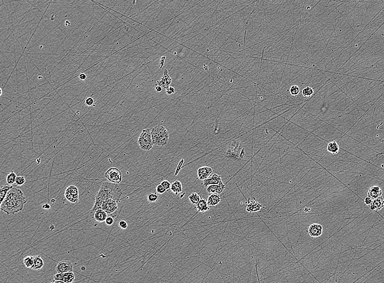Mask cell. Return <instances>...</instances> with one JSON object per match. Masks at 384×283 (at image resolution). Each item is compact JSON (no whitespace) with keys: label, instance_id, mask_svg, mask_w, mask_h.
I'll use <instances>...</instances> for the list:
<instances>
[{"label":"cell","instance_id":"cell-1","mask_svg":"<svg viewBox=\"0 0 384 283\" xmlns=\"http://www.w3.org/2000/svg\"><path fill=\"white\" fill-rule=\"evenodd\" d=\"M122 193V189L117 184L108 182L103 183L96 195L95 204L92 208L90 213L94 215L97 210L102 209V205L104 201L108 199L115 200L117 203L120 202Z\"/></svg>","mask_w":384,"mask_h":283},{"label":"cell","instance_id":"cell-2","mask_svg":"<svg viewBox=\"0 0 384 283\" xmlns=\"http://www.w3.org/2000/svg\"><path fill=\"white\" fill-rule=\"evenodd\" d=\"M27 203L23 192L20 189L13 187L1 204L0 209L7 215L14 214L23 210Z\"/></svg>","mask_w":384,"mask_h":283},{"label":"cell","instance_id":"cell-3","mask_svg":"<svg viewBox=\"0 0 384 283\" xmlns=\"http://www.w3.org/2000/svg\"><path fill=\"white\" fill-rule=\"evenodd\" d=\"M151 134L154 145L164 146L168 144L169 134L164 126L161 125H155L151 130Z\"/></svg>","mask_w":384,"mask_h":283},{"label":"cell","instance_id":"cell-4","mask_svg":"<svg viewBox=\"0 0 384 283\" xmlns=\"http://www.w3.org/2000/svg\"><path fill=\"white\" fill-rule=\"evenodd\" d=\"M137 143L141 149L145 151H149L153 148L154 145L153 142L151 131L149 129H143L138 138Z\"/></svg>","mask_w":384,"mask_h":283},{"label":"cell","instance_id":"cell-5","mask_svg":"<svg viewBox=\"0 0 384 283\" xmlns=\"http://www.w3.org/2000/svg\"><path fill=\"white\" fill-rule=\"evenodd\" d=\"M105 178L109 181L110 183H119L122 180V173L117 168H110L107 170L104 174Z\"/></svg>","mask_w":384,"mask_h":283},{"label":"cell","instance_id":"cell-6","mask_svg":"<svg viewBox=\"0 0 384 283\" xmlns=\"http://www.w3.org/2000/svg\"><path fill=\"white\" fill-rule=\"evenodd\" d=\"M64 196L68 201L72 203H76L79 201V190L74 185L69 186L65 191Z\"/></svg>","mask_w":384,"mask_h":283},{"label":"cell","instance_id":"cell-7","mask_svg":"<svg viewBox=\"0 0 384 283\" xmlns=\"http://www.w3.org/2000/svg\"><path fill=\"white\" fill-rule=\"evenodd\" d=\"M57 273H67L73 271V265L70 261L62 260L59 262L56 267Z\"/></svg>","mask_w":384,"mask_h":283},{"label":"cell","instance_id":"cell-8","mask_svg":"<svg viewBox=\"0 0 384 283\" xmlns=\"http://www.w3.org/2000/svg\"><path fill=\"white\" fill-rule=\"evenodd\" d=\"M118 209L117 202L113 199H108L104 201L102 205V209L107 214L114 212Z\"/></svg>","mask_w":384,"mask_h":283},{"label":"cell","instance_id":"cell-9","mask_svg":"<svg viewBox=\"0 0 384 283\" xmlns=\"http://www.w3.org/2000/svg\"><path fill=\"white\" fill-rule=\"evenodd\" d=\"M55 280H60L66 283H72L75 279V274L73 272L57 273L54 276Z\"/></svg>","mask_w":384,"mask_h":283},{"label":"cell","instance_id":"cell-10","mask_svg":"<svg viewBox=\"0 0 384 283\" xmlns=\"http://www.w3.org/2000/svg\"><path fill=\"white\" fill-rule=\"evenodd\" d=\"M323 226L318 223L311 224L308 228V233L311 237L313 238L319 237L323 234Z\"/></svg>","mask_w":384,"mask_h":283},{"label":"cell","instance_id":"cell-11","mask_svg":"<svg viewBox=\"0 0 384 283\" xmlns=\"http://www.w3.org/2000/svg\"><path fill=\"white\" fill-rule=\"evenodd\" d=\"M212 168L208 166H202L198 169V175L201 180H205L210 177L212 173Z\"/></svg>","mask_w":384,"mask_h":283},{"label":"cell","instance_id":"cell-12","mask_svg":"<svg viewBox=\"0 0 384 283\" xmlns=\"http://www.w3.org/2000/svg\"><path fill=\"white\" fill-rule=\"evenodd\" d=\"M222 178L221 176L218 174H214L208 178H207L206 180H204L203 182V185L207 187L208 186L210 185H218L219 184L220 182H222Z\"/></svg>","mask_w":384,"mask_h":283},{"label":"cell","instance_id":"cell-13","mask_svg":"<svg viewBox=\"0 0 384 283\" xmlns=\"http://www.w3.org/2000/svg\"><path fill=\"white\" fill-rule=\"evenodd\" d=\"M172 81V79H171L170 77L168 74V71L167 70H165L164 71V74L163 76H162L161 80L157 81L156 85H159L163 89H166L170 87V85Z\"/></svg>","mask_w":384,"mask_h":283},{"label":"cell","instance_id":"cell-14","mask_svg":"<svg viewBox=\"0 0 384 283\" xmlns=\"http://www.w3.org/2000/svg\"><path fill=\"white\" fill-rule=\"evenodd\" d=\"M225 187H226V185L222 181L218 185H214L208 186L207 187V191L210 194L220 195L224 191Z\"/></svg>","mask_w":384,"mask_h":283},{"label":"cell","instance_id":"cell-15","mask_svg":"<svg viewBox=\"0 0 384 283\" xmlns=\"http://www.w3.org/2000/svg\"><path fill=\"white\" fill-rule=\"evenodd\" d=\"M382 195H383V191L380 188V187L378 186H372L369 189L367 193L368 197L371 198L372 201L381 197L382 196Z\"/></svg>","mask_w":384,"mask_h":283},{"label":"cell","instance_id":"cell-16","mask_svg":"<svg viewBox=\"0 0 384 283\" xmlns=\"http://www.w3.org/2000/svg\"><path fill=\"white\" fill-rule=\"evenodd\" d=\"M262 207V205L260 204L258 201H252L248 203L246 206V211L250 213L256 212L260 211Z\"/></svg>","mask_w":384,"mask_h":283},{"label":"cell","instance_id":"cell-17","mask_svg":"<svg viewBox=\"0 0 384 283\" xmlns=\"http://www.w3.org/2000/svg\"><path fill=\"white\" fill-rule=\"evenodd\" d=\"M384 207V199L383 196L372 201V203L370 205V209L371 210H380Z\"/></svg>","mask_w":384,"mask_h":283},{"label":"cell","instance_id":"cell-18","mask_svg":"<svg viewBox=\"0 0 384 283\" xmlns=\"http://www.w3.org/2000/svg\"><path fill=\"white\" fill-rule=\"evenodd\" d=\"M34 265L32 267V270L39 271L43 268L44 266V263L43 259L39 256H34Z\"/></svg>","mask_w":384,"mask_h":283},{"label":"cell","instance_id":"cell-19","mask_svg":"<svg viewBox=\"0 0 384 283\" xmlns=\"http://www.w3.org/2000/svg\"><path fill=\"white\" fill-rule=\"evenodd\" d=\"M221 201V198L219 195L210 194L207 199V204L208 206H216Z\"/></svg>","mask_w":384,"mask_h":283},{"label":"cell","instance_id":"cell-20","mask_svg":"<svg viewBox=\"0 0 384 283\" xmlns=\"http://www.w3.org/2000/svg\"><path fill=\"white\" fill-rule=\"evenodd\" d=\"M93 217L96 221L98 222H103L107 218V213L102 209H98L95 212Z\"/></svg>","mask_w":384,"mask_h":283},{"label":"cell","instance_id":"cell-21","mask_svg":"<svg viewBox=\"0 0 384 283\" xmlns=\"http://www.w3.org/2000/svg\"><path fill=\"white\" fill-rule=\"evenodd\" d=\"M196 209L199 212L204 213L210 210V207L207 204V201L205 199H201L198 204L196 205Z\"/></svg>","mask_w":384,"mask_h":283},{"label":"cell","instance_id":"cell-22","mask_svg":"<svg viewBox=\"0 0 384 283\" xmlns=\"http://www.w3.org/2000/svg\"><path fill=\"white\" fill-rule=\"evenodd\" d=\"M327 150L329 152L332 154H337L339 150V146L337 142L334 140L329 143L327 146Z\"/></svg>","mask_w":384,"mask_h":283},{"label":"cell","instance_id":"cell-23","mask_svg":"<svg viewBox=\"0 0 384 283\" xmlns=\"http://www.w3.org/2000/svg\"><path fill=\"white\" fill-rule=\"evenodd\" d=\"M171 189L175 195H178L179 193L182 192L183 188H182V183L179 180L174 181V182L171 183Z\"/></svg>","mask_w":384,"mask_h":283},{"label":"cell","instance_id":"cell-24","mask_svg":"<svg viewBox=\"0 0 384 283\" xmlns=\"http://www.w3.org/2000/svg\"><path fill=\"white\" fill-rule=\"evenodd\" d=\"M13 187H14L12 185H4L1 187V190H0V203L1 204L2 203L3 200L6 197L7 195L8 192H9V190L12 189Z\"/></svg>","mask_w":384,"mask_h":283},{"label":"cell","instance_id":"cell-25","mask_svg":"<svg viewBox=\"0 0 384 283\" xmlns=\"http://www.w3.org/2000/svg\"><path fill=\"white\" fill-rule=\"evenodd\" d=\"M23 262L27 268H32L34 265V256H26L23 259Z\"/></svg>","mask_w":384,"mask_h":283},{"label":"cell","instance_id":"cell-26","mask_svg":"<svg viewBox=\"0 0 384 283\" xmlns=\"http://www.w3.org/2000/svg\"><path fill=\"white\" fill-rule=\"evenodd\" d=\"M189 201L192 203V204L193 205H197L198 204L199 202L201 200V198L200 195L196 192H193L192 194L189 195L188 197Z\"/></svg>","mask_w":384,"mask_h":283},{"label":"cell","instance_id":"cell-27","mask_svg":"<svg viewBox=\"0 0 384 283\" xmlns=\"http://www.w3.org/2000/svg\"><path fill=\"white\" fill-rule=\"evenodd\" d=\"M16 178H17V177H16V174L13 171H12L10 173H9L7 175L6 179L7 183L9 185H11L14 184V183H15Z\"/></svg>","mask_w":384,"mask_h":283},{"label":"cell","instance_id":"cell-28","mask_svg":"<svg viewBox=\"0 0 384 283\" xmlns=\"http://www.w3.org/2000/svg\"><path fill=\"white\" fill-rule=\"evenodd\" d=\"M302 94L304 97H311L314 94V90L311 87L307 86L303 89Z\"/></svg>","mask_w":384,"mask_h":283},{"label":"cell","instance_id":"cell-29","mask_svg":"<svg viewBox=\"0 0 384 283\" xmlns=\"http://www.w3.org/2000/svg\"><path fill=\"white\" fill-rule=\"evenodd\" d=\"M290 93L293 96H297L300 92V88L298 85H291L290 87Z\"/></svg>","mask_w":384,"mask_h":283},{"label":"cell","instance_id":"cell-30","mask_svg":"<svg viewBox=\"0 0 384 283\" xmlns=\"http://www.w3.org/2000/svg\"><path fill=\"white\" fill-rule=\"evenodd\" d=\"M159 195L156 193H150L147 195V201L149 203H154L158 199Z\"/></svg>","mask_w":384,"mask_h":283},{"label":"cell","instance_id":"cell-31","mask_svg":"<svg viewBox=\"0 0 384 283\" xmlns=\"http://www.w3.org/2000/svg\"><path fill=\"white\" fill-rule=\"evenodd\" d=\"M25 183H26V180H25L24 177L19 176V177H17V178H16V181H15V183H16V185L22 186V185H23L24 184H25Z\"/></svg>","mask_w":384,"mask_h":283},{"label":"cell","instance_id":"cell-32","mask_svg":"<svg viewBox=\"0 0 384 283\" xmlns=\"http://www.w3.org/2000/svg\"><path fill=\"white\" fill-rule=\"evenodd\" d=\"M85 104L87 106H95V100L93 99V97H86L85 100Z\"/></svg>","mask_w":384,"mask_h":283},{"label":"cell","instance_id":"cell-33","mask_svg":"<svg viewBox=\"0 0 384 283\" xmlns=\"http://www.w3.org/2000/svg\"><path fill=\"white\" fill-rule=\"evenodd\" d=\"M161 184L162 185L163 187H164L165 189H167V191H169L170 189H171V183H170L169 181H168V180H164V181H163Z\"/></svg>","mask_w":384,"mask_h":283},{"label":"cell","instance_id":"cell-34","mask_svg":"<svg viewBox=\"0 0 384 283\" xmlns=\"http://www.w3.org/2000/svg\"><path fill=\"white\" fill-rule=\"evenodd\" d=\"M166 191H167V189H165L164 187H163L161 184L158 185L156 187V192L159 194L164 193Z\"/></svg>","mask_w":384,"mask_h":283},{"label":"cell","instance_id":"cell-35","mask_svg":"<svg viewBox=\"0 0 384 283\" xmlns=\"http://www.w3.org/2000/svg\"><path fill=\"white\" fill-rule=\"evenodd\" d=\"M119 226L122 229H126L128 227V223L124 220H120L119 222Z\"/></svg>","mask_w":384,"mask_h":283},{"label":"cell","instance_id":"cell-36","mask_svg":"<svg viewBox=\"0 0 384 283\" xmlns=\"http://www.w3.org/2000/svg\"><path fill=\"white\" fill-rule=\"evenodd\" d=\"M175 89L174 87H171V86L169 87L168 88L166 89V91H165V93L168 95L173 94L174 93H175Z\"/></svg>","mask_w":384,"mask_h":283},{"label":"cell","instance_id":"cell-37","mask_svg":"<svg viewBox=\"0 0 384 283\" xmlns=\"http://www.w3.org/2000/svg\"><path fill=\"white\" fill-rule=\"evenodd\" d=\"M105 222V223L107 224V225H111L114 222V218L112 217L109 216V217H107Z\"/></svg>","mask_w":384,"mask_h":283},{"label":"cell","instance_id":"cell-38","mask_svg":"<svg viewBox=\"0 0 384 283\" xmlns=\"http://www.w3.org/2000/svg\"><path fill=\"white\" fill-rule=\"evenodd\" d=\"M364 202H365V203L366 205H370L371 204V203H372V199L371 198H370V197L367 196V197H366V198H365V199H364Z\"/></svg>","mask_w":384,"mask_h":283},{"label":"cell","instance_id":"cell-39","mask_svg":"<svg viewBox=\"0 0 384 283\" xmlns=\"http://www.w3.org/2000/svg\"><path fill=\"white\" fill-rule=\"evenodd\" d=\"M42 207L44 210H49L51 208V205L49 203H45L42 205Z\"/></svg>","mask_w":384,"mask_h":283},{"label":"cell","instance_id":"cell-40","mask_svg":"<svg viewBox=\"0 0 384 283\" xmlns=\"http://www.w3.org/2000/svg\"><path fill=\"white\" fill-rule=\"evenodd\" d=\"M79 77L80 79H81V80H85L87 79V75H86L84 73L80 74Z\"/></svg>","mask_w":384,"mask_h":283},{"label":"cell","instance_id":"cell-41","mask_svg":"<svg viewBox=\"0 0 384 283\" xmlns=\"http://www.w3.org/2000/svg\"><path fill=\"white\" fill-rule=\"evenodd\" d=\"M155 91H157V92L160 93V92H161L162 91L163 88L161 87V86H159V85H155Z\"/></svg>","mask_w":384,"mask_h":283},{"label":"cell","instance_id":"cell-42","mask_svg":"<svg viewBox=\"0 0 384 283\" xmlns=\"http://www.w3.org/2000/svg\"><path fill=\"white\" fill-rule=\"evenodd\" d=\"M51 283H66L60 280H53Z\"/></svg>","mask_w":384,"mask_h":283},{"label":"cell","instance_id":"cell-43","mask_svg":"<svg viewBox=\"0 0 384 283\" xmlns=\"http://www.w3.org/2000/svg\"><path fill=\"white\" fill-rule=\"evenodd\" d=\"M2 89L1 88V96L2 95Z\"/></svg>","mask_w":384,"mask_h":283},{"label":"cell","instance_id":"cell-44","mask_svg":"<svg viewBox=\"0 0 384 283\" xmlns=\"http://www.w3.org/2000/svg\"><path fill=\"white\" fill-rule=\"evenodd\" d=\"M55 201V199H52V202H54L55 201Z\"/></svg>","mask_w":384,"mask_h":283}]
</instances>
